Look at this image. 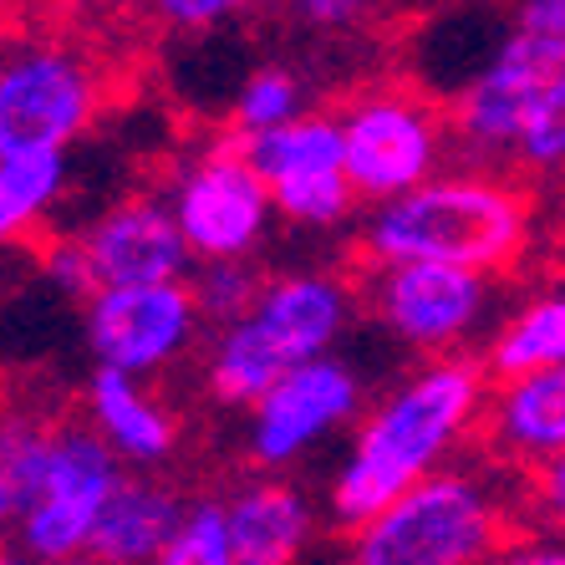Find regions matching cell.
I'll return each instance as SVG.
<instances>
[{
	"label": "cell",
	"mask_w": 565,
	"mask_h": 565,
	"mask_svg": "<svg viewBox=\"0 0 565 565\" xmlns=\"http://www.w3.org/2000/svg\"><path fill=\"white\" fill-rule=\"evenodd\" d=\"M479 397H484V362H469V356L438 362L418 382H408L367 423L356 459L337 479V500H331L337 520L356 530L362 520L387 510L408 484H418L434 469V459H444V448L463 438Z\"/></svg>",
	"instance_id": "cell-1"
},
{
	"label": "cell",
	"mask_w": 565,
	"mask_h": 565,
	"mask_svg": "<svg viewBox=\"0 0 565 565\" xmlns=\"http://www.w3.org/2000/svg\"><path fill=\"white\" fill-rule=\"evenodd\" d=\"M530 250V194L484 179L413 184L372 220L352 255L362 260H444L463 270H510Z\"/></svg>",
	"instance_id": "cell-2"
},
{
	"label": "cell",
	"mask_w": 565,
	"mask_h": 565,
	"mask_svg": "<svg viewBox=\"0 0 565 565\" xmlns=\"http://www.w3.org/2000/svg\"><path fill=\"white\" fill-rule=\"evenodd\" d=\"M510 540L530 530L510 510L473 489L459 473L408 484L387 510L352 530V561L362 565H463L489 555H514Z\"/></svg>",
	"instance_id": "cell-3"
},
{
	"label": "cell",
	"mask_w": 565,
	"mask_h": 565,
	"mask_svg": "<svg viewBox=\"0 0 565 565\" xmlns=\"http://www.w3.org/2000/svg\"><path fill=\"white\" fill-rule=\"evenodd\" d=\"M448 128V103L418 87H382L367 93L342 122L347 179L356 194L393 199L423 184L438 158V132Z\"/></svg>",
	"instance_id": "cell-4"
},
{
	"label": "cell",
	"mask_w": 565,
	"mask_h": 565,
	"mask_svg": "<svg viewBox=\"0 0 565 565\" xmlns=\"http://www.w3.org/2000/svg\"><path fill=\"white\" fill-rule=\"evenodd\" d=\"M347 290L413 347H448L484 306L479 270L444 260H362L347 250Z\"/></svg>",
	"instance_id": "cell-5"
},
{
	"label": "cell",
	"mask_w": 565,
	"mask_h": 565,
	"mask_svg": "<svg viewBox=\"0 0 565 565\" xmlns=\"http://www.w3.org/2000/svg\"><path fill=\"white\" fill-rule=\"evenodd\" d=\"M113 82L72 52H21L0 66V153L62 148L103 113Z\"/></svg>",
	"instance_id": "cell-6"
},
{
	"label": "cell",
	"mask_w": 565,
	"mask_h": 565,
	"mask_svg": "<svg viewBox=\"0 0 565 565\" xmlns=\"http://www.w3.org/2000/svg\"><path fill=\"white\" fill-rule=\"evenodd\" d=\"M239 148L265 179L286 220L296 224H337L352 204V179H347L342 153V122L321 118H290L265 132H239Z\"/></svg>",
	"instance_id": "cell-7"
},
{
	"label": "cell",
	"mask_w": 565,
	"mask_h": 565,
	"mask_svg": "<svg viewBox=\"0 0 565 565\" xmlns=\"http://www.w3.org/2000/svg\"><path fill=\"white\" fill-rule=\"evenodd\" d=\"M265 199L270 189L239 148V128H220L210 153L189 169L173 220L184 230L189 250L204 260H224V255H245L260 239Z\"/></svg>",
	"instance_id": "cell-8"
},
{
	"label": "cell",
	"mask_w": 565,
	"mask_h": 565,
	"mask_svg": "<svg viewBox=\"0 0 565 565\" xmlns=\"http://www.w3.org/2000/svg\"><path fill=\"white\" fill-rule=\"evenodd\" d=\"M565 72V41L520 26L489 62V72L469 87L459 107H448V122L479 153H504L520 143L535 97Z\"/></svg>",
	"instance_id": "cell-9"
},
{
	"label": "cell",
	"mask_w": 565,
	"mask_h": 565,
	"mask_svg": "<svg viewBox=\"0 0 565 565\" xmlns=\"http://www.w3.org/2000/svg\"><path fill=\"white\" fill-rule=\"evenodd\" d=\"M194 290L179 280H128L103 286L87 306V337L107 367L148 372L169 362L194 331Z\"/></svg>",
	"instance_id": "cell-10"
},
{
	"label": "cell",
	"mask_w": 565,
	"mask_h": 565,
	"mask_svg": "<svg viewBox=\"0 0 565 565\" xmlns=\"http://www.w3.org/2000/svg\"><path fill=\"white\" fill-rule=\"evenodd\" d=\"M463 444L479 454L489 448V459L510 463H540L565 448V362L555 367L525 372L510 382H484V397L473 408Z\"/></svg>",
	"instance_id": "cell-11"
},
{
	"label": "cell",
	"mask_w": 565,
	"mask_h": 565,
	"mask_svg": "<svg viewBox=\"0 0 565 565\" xmlns=\"http://www.w3.org/2000/svg\"><path fill=\"white\" fill-rule=\"evenodd\" d=\"M356 408V377L337 362L306 356L276 377V387L260 397L255 418V459L286 463L296 459L316 434H327L331 423H342Z\"/></svg>",
	"instance_id": "cell-12"
},
{
	"label": "cell",
	"mask_w": 565,
	"mask_h": 565,
	"mask_svg": "<svg viewBox=\"0 0 565 565\" xmlns=\"http://www.w3.org/2000/svg\"><path fill=\"white\" fill-rule=\"evenodd\" d=\"M97 286H128V280H179L189 260V239L173 214L153 199H128L82 239Z\"/></svg>",
	"instance_id": "cell-13"
},
{
	"label": "cell",
	"mask_w": 565,
	"mask_h": 565,
	"mask_svg": "<svg viewBox=\"0 0 565 565\" xmlns=\"http://www.w3.org/2000/svg\"><path fill=\"white\" fill-rule=\"evenodd\" d=\"M179 520L184 514H179V500H173L169 489L118 479L93 520L87 555L93 561H158L169 535L179 530Z\"/></svg>",
	"instance_id": "cell-14"
},
{
	"label": "cell",
	"mask_w": 565,
	"mask_h": 565,
	"mask_svg": "<svg viewBox=\"0 0 565 565\" xmlns=\"http://www.w3.org/2000/svg\"><path fill=\"white\" fill-rule=\"evenodd\" d=\"M250 316H260V327L286 347L290 362H306V356L327 352V342L337 337V327H342L347 286L321 280V276L270 280V286L260 290V301H255Z\"/></svg>",
	"instance_id": "cell-15"
},
{
	"label": "cell",
	"mask_w": 565,
	"mask_h": 565,
	"mask_svg": "<svg viewBox=\"0 0 565 565\" xmlns=\"http://www.w3.org/2000/svg\"><path fill=\"white\" fill-rule=\"evenodd\" d=\"M230 514V551L239 565H286L301 555L311 514L301 494L286 484H255L224 504Z\"/></svg>",
	"instance_id": "cell-16"
},
{
	"label": "cell",
	"mask_w": 565,
	"mask_h": 565,
	"mask_svg": "<svg viewBox=\"0 0 565 565\" xmlns=\"http://www.w3.org/2000/svg\"><path fill=\"white\" fill-rule=\"evenodd\" d=\"M93 413L97 423H103L107 444L118 448V454H128V459L138 463H158L169 459L173 448V418L158 403H148L138 387H132V372L122 367H97L93 377Z\"/></svg>",
	"instance_id": "cell-17"
},
{
	"label": "cell",
	"mask_w": 565,
	"mask_h": 565,
	"mask_svg": "<svg viewBox=\"0 0 565 565\" xmlns=\"http://www.w3.org/2000/svg\"><path fill=\"white\" fill-rule=\"evenodd\" d=\"M286 367H296V362H290L286 347L260 327V316H239L235 327L224 331L220 352H214V362H210V387L224 403H260Z\"/></svg>",
	"instance_id": "cell-18"
},
{
	"label": "cell",
	"mask_w": 565,
	"mask_h": 565,
	"mask_svg": "<svg viewBox=\"0 0 565 565\" xmlns=\"http://www.w3.org/2000/svg\"><path fill=\"white\" fill-rule=\"evenodd\" d=\"M555 362H565V290L545 296V301H530L494 337L484 356V382H510L525 377V372L555 367Z\"/></svg>",
	"instance_id": "cell-19"
},
{
	"label": "cell",
	"mask_w": 565,
	"mask_h": 565,
	"mask_svg": "<svg viewBox=\"0 0 565 565\" xmlns=\"http://www.w3.org/2000/svg\"><path fill=\"white\" fill-rule=\"evenodd\" d=\"M62 189V148L0 153V245L26 235Z\"/></svg>",
	"instance_id": "cell-20"
},
{
	"label": "cell",
	"mask_w": 565,
	"mask_h": 565,
	"mask_svg": "<svg viewBox=\"0 0 565 565\" xmlns=\"http://www.w3.org/2000/svg\"><path fill=\"white\" fill-rule=\"evenodd\" d=\"M265 286H270V280H265L260 265H245L239 255H224V260H210V270L199 276L194 301H199V311L214 316V321H239V316L255 311Z\"/></svg>",
	"instance_id": "cell-21"
},
{
	"label": "cell",
	"mask_w": 565,
	"mask_h": 565,
	"mask_svg": "<svg viewBox=\"0 0 565 565\" xmlns=\"http://www.w3.org/2000/svg\"><path fill=\"white\" fill-rule=\"evenodd\" d=\"M158 561L163 565H230L235 561V551H230V514H224L220 504L189 510Z\"/></svg>",
	"instance_id": "cell-22"
},
{
	"label": "cell",
	"mask_w": 565,
	"mask_h": 565,
	"mask_svg": "<svg viewBox=\"0 0 565 565\" xmlns=\"http://www.w3.org/2000/svg\"><path fill=\"white\" fill-rule=\"evenodd\" d=\"M301 107V82L280 72V66H265L245 82V93L235 103V128L239 132H265V128H280V122L296 118Z\"/></svg>",
	"instance_id": "cell-23"
},
{
	"label": "cell",
	"mask_w": 565,
	"mask_h": 565,
	"mask_svg": "<svg viewBox=\"0 0 565 565\" xmlns=\"http://www.w3.org/2000/svg\"><path fill=\"white\" fill-rule=\"evenodd\" d=\"M514 153H520V163H530V169L565 163V72L535 97V107H530L525 132H520Z\"/></svg>",
	"instance_id": "cell-24"
},
{
	"label": "cell",
	"mask_w": 565,
	"mask_h": 565,
	"mask_svg": "<svg viewBox=\"0 0 565 565\" xmlns=\"http://www.w3.org/2000/svg\"><path fill=\"white\" fill-rule=\"evenodd\" d=\"M530 510H535L540 530L565 535V448L530 463Z\"/></svg>",
	"instance_id": "cell-25"
},
{
	"label": "cell",
	"mask_w": 565,
	"mask_h": 565,
	"mask_svg": "<svg viewBox=\"0 0 565 565\" xmlns=\"http://www.w3.org/2000/svg\"><path fill=\"white\" fill-rule=\"evenodd\" d=\"M153 15L163 26H184V31H204L224 15H235L239 6H250V0H148Z\"/></svg>",
	"instance_id": "cell-26"
},
{
	"label": "cell",
	"mask_w": 565,
	"mask_h": 565,
	"mask_svg": "<svg viewBox=\"0 0 565 565\" xmlns=\"http://www.w3.org/2000/svg\"><path fill=\"white\" fill-rule=\"evenodd\" d=\"M367 11V0H296V15L311 26H352Z\"/></svg>",
	"instance_id": "cell-27"
},
{
	"label": "cell",
	"mask_w": 565,
	"mask_h": 565,
	"mask_svg": "<svg viewBox=\"0 0 565 565\" xmlns=\"http://www.w3.org/2000/svg\"><path fill=\"white\" fill-rule=\"evenodd\" d=\"M520 26L565 41V0H525V6H520Z\"/></svg>",
	"instance_id": "cell-28"
},
{
	"label": "cell",
	"mask_w": 565,
	"mask_h": 565,
	"mask_svg": "<svg viewBox=\"0 0 565 565\" xmlns=\"http://www.w3.org/2000/svg\"><path fill=\"white\" fill-rule=\"evenodd\" d=\"M21 510V504H15V489H11V479H6V473H0V530L11 525V514Z\"/></svg>",
	"instance_id": "cell-29"
},
{
	"label": "cell",
	"mask_w": 565,
	"mask_h": 565,
	"mask_svg": "<svg viewBox=\"0 0 565 565\" xmlns=\"http://www.w3.org/2000/svg\"><path fill=\"white\" fill-rule=\"evenodd\" d=\"M561 224H565V189H561Z\"/></svg>",
	"instance_id": "cell-30"
}]
</instances>
